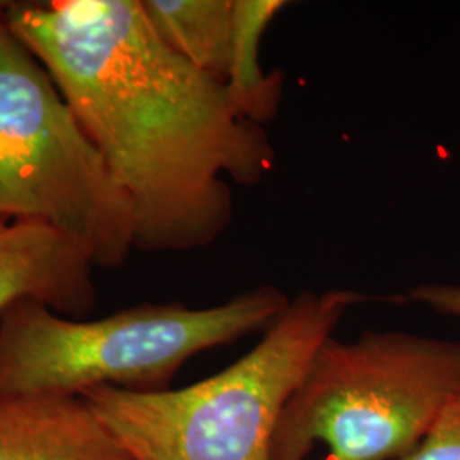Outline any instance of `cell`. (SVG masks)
Instances as JSON below:
<instances>
[{
    "instance_id": "5",
    "label": "cell",
    "mask_w": 460,
    "mask_h": 460,
    "mask_svg": "<svg viewBox=\"0 0 460 460\" xmlns=\"http://www.w3.org/2000/svg\"><path fill=\"white\" fill-rule=\"evenodd\" d=\"M0 2V218L66 234L96 268L135 251L130 199Z\"/></svg>"
},
{
    "instance_id": "7",
    "label": "cell",
    "mask_w": 460,
    "mask_h": 460,
    "mask_svg": "<svg viewBox=\"0 0 460 460\" xmlns=\"http://www.w3.org/2000/svg\"><path fill=\"white\" fill-rule=\"evenodd\" d=\"M0 460H133L83 397L0 399Z\"/></svg>"
},
{
    "instance_id": "11",
    "label": "cell",
    "mask_w": 460,
    "mask_h": 460,
    "mask_svg": "<svg viewBox=\"0 0 460 460\" xmlns=\"http://www.w3.org/2000/svg\"><path fill=\"white\" fill-rule=\"evenodd\" d=\"M404 302L425 305L433 313L460 319V285L452 283H421L411 288Z\"/></svg>"
},
{
    "instance_id": "4",
    "label": "cell",
    "mask_w": 460,
    "mask_h": 460,
    "mask_svg": "<svg viewBox=\"0 0 460 460\" xmlns=\"http://www.w3.org/2000/svg\"><path fill=\"white\" fill-rule=\"evenodd\" d=\"M460 391V341L404 331L331 336L315 351L273 433L270 460H401Z\"/></svg>"
},
{
    "instance_id": "9",
    "label": "cell",
    "mask_w": 460,
    "mask_h": 460,
    "mask_svg": "<svg viewBox=\"0 0 460 460\" xmlns=\"http://www.w3.org/2000/svg\"><path fill=\"white\" fill-rule=\"evenodd\" d=\"M148 26L167 49L226 84L234 0H140Z\"/></svg>"
},
{
    "instance_id": "8",
    "label": "cell",
    "mask_w": 460,
    "mask_h": 460,
    "mask_svg": "<svg viewBox=\"0 0 460 460\" xmlns=\"http://www.w3.org/2000/svg\"><path fill=\"white\" fill-rule=\"evenodd\" d=\"M285 0H234L232 43L226 87L235 111L264 127L279 115L283 75L261 66V43Z\"/></svg>"
},
{
    "instance_id": "1",
    "label": "cell",
    "mask_w": 460,
    "mask_h": 460,
    "mask_svg": "<svg viewBox=\"0 0 460 460\" xmlns=\"http://www.w3.org/2000/svg\"><path fill=\"white\" fill-rule=\"evenodd\" d=\"M5 13L130 199L137 251L212 246L234 218L229 181L252 188L275 171L264 127L165 47L140 0L7 2Z\"/></svg>"
},
{
    "instance_id": "10",
    "label": "cell",
    "mask_w": 460,
    "mask_h": 460,
    "mask_svg": "<svg viewBox=\"0 0 460 460\" xmlns=\"http://www.w3.org/2000/svg\"><path fill=\"white\" fill-rule=\"evenodd\" d=\"M401 460H460V391L445 404L425 438Z\"/></svg>"
},
{
    "instance_id": "6",
    "label": "cell",
    "mask_w": 460,
    "mask_h": 460,
    "mask_svg": "<svg viewBox=\"0 0 460 460\" xmlns=\"http://www.w3.org/2000/svg\"><path fill=\"white\" fill-rule=\"evenodd\" d=\"M94 268L66 234L41 222L0 218V314L19 300H36L83 319L98 300Z\"/></svg>"
},
{
    "instance_id": "3",
    "label": "cell",
    "mask_w": 460,
    "mask_h": 460,
    "mask_svg": "<svg viewBox=\"0 0 460 460\" xmlns=\"http://www.w3.org/2000/svg\"><path fill=\"white\" fill-rule=\"evenodd\" d=\"M288 304L263 285L214 307L144 304L84 321L19 300L0 314V399L165 391L190 358L266 331Z\"/></svg>"
},
{
    "instance_id": "2",
    "label": "cell",
    "mask_w": 460,
    "mask_h": 460,
    "mask_svg": "<svg viewBox=\"0 0 460 460\" xmlns=\"http://www.w3.org/2000/svg\"><path fill=\"white\" fill-rule=\"evenodd\" d=\"M355 290H304L244 357L182 389L99 387L83 395L133 460H270L281 411L319 346L358 304Z\"/></svg>"
}]
</instances>
